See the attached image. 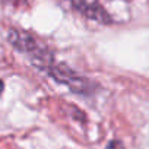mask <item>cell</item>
<instances>
[{"label":"cell","mask_w":149,"mask_h":149,"mask_svg":"<svg viewBox=\"0 0 149 149\" xmlns=\"http://www.w3.org/2000/svg\"><path fill=\"white\" fill-rule=\"evenodd\" d=\"M8 40L12 47H15L18 51H21L31 60L32 66H35L37 69H40L42 72H47L48 67L56 61V58L50 53L48 47H45L35 37H32L31 34H28L25 31L10 29L8 34Z\"/></svg>","instance_id":"1"},{"label":"cell","mask_w":149,"mask_h":149,"mask_svg":"<svg viewBox=\"0 0 149 149\" xmlns=\"http://www.w3.org/2000/svg\"><path fill=\"white\" fill-rule=\"evenodd\" d=\"M45 73L51 79L58 82L60 85L69 88L73 94H78V95H91V94H94L95 84L91 82L88 78L79 74L76 70H73L69 66L63 64V63L54 61Z\"/></svg>","instance_id":"2"},{"label":"cell","mask_w":149,"mask_h":149,"mask_svg":"<svg viewBox=\"0 0 149 149\" xmlns=\"http://www.w3.org/2000/svg\"><path fill=\"white\" fill-rule=\"evenodd\" d=\"M70 5L74 10H78L84 16L97 21L100 24H111L113 19L107 13V10L97 2H88V0H70Z\"/></svg>","instance_id":"3"},{"label":"cell","mask_w":149,"mask_h":149,"mask_svg":"<svg viewBox=\"0 0 149 149\" xmlns=\"http://www.w3.org/2000/svg\"><path fill=\"white\" fill-rule=\"evenodd\" d=\"M104 149H126V148H124V145H123L120 140L113 139V140H110V142L107 143V146H105Z\"/></svg>","instance_id":"4"},{"label":"cell","mask_w":149,"mask_h":149,"mask_svg":"<svg viewBox=\"0 0 149 149\" xmlns=\"http://www.w3.org/2000/svg\"><path fill=\"white\" fill-rule=\"evenodd\" d=\"M3 89H5V82L0 79V95H2V92H3Z\"/></svg>","instance_id":"5"}]
</instances>
